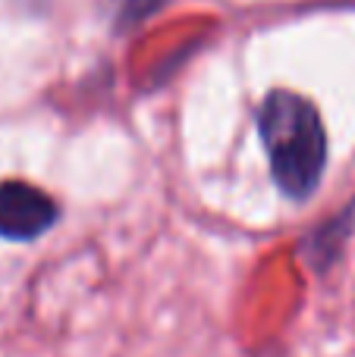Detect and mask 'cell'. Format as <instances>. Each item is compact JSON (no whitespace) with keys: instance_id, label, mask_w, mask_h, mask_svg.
I'll list each match as a JSON object with an SVG mask.
<instances>
[{"instance_id":"6da1fadb","label":"cell","mask_w":355,"mask_h":357,"mask_svg":"<svg viewBox=\"0 0 355 357\" xmlns=\"http://www.w3.org/2000/svg\"><path fill=\"white\" fill-rule=\"evenodd\" d=\"M258 132L283 195L305 201L318 188L327 163V135L318 110L293 91H274L258 110Z\"/></svg>"},{"instance_id":"7a4b0ae2","label":"cell","mask_w":355,"mask_h":357,"mask_svg":"<svg viewBox=\"0 0 355 357\" xmlns=\"http://www.w3.org/2000/svg\"><path fill=\"white\" fill-rule=\"evenodd\" d=\"M57 220V204L41 188L25 182L0 185V235L13 241L38 238Z\"/></svg>"}]
</instances>
